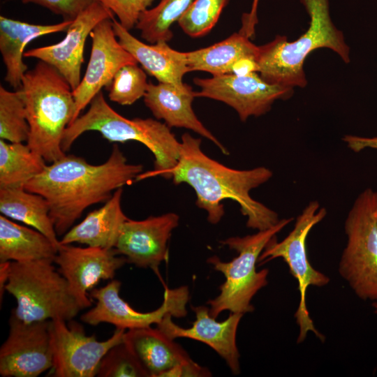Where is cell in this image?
<instances>
[{"instance_id": "6da1fadb", "label": "cell", "mask_w": 377, "mask_h": 377, "mask_svg": "<svg viewBox=\"0 0 377 377\" xmlns=\"http://www.w3.org/2000/svg\"><path fill=\"white\" fill-rule=\"evenodd\" d=\"M142 170V165L128 163L118 145H114L109 158L101 164L65 155L46 165L24 188L46 200L57 234L61 236L87 208L105 202L117 189L136 180Z\"/></svg>"}, {"instance_id": "7a4b0ae2", "label": "cell", "mask_w": 377, "mask_h": 377, "mask_svg": "<svg viewBox=\"0 0 377 377\" xmlns=\"http://www.w3.org/2000/svg\"><path fill=\"white\" fill-rule=\"evenodd\" d=\"M180 142L179 158L170 170L171 179L175 184L185 183L193 188L196 205L207 212L210 223L220 222L225 213L222 202L228 199L239 205L249 228L263 230L279 222L276 212L250 194L272 178L271 170L264 166L249 170L228 168L206 155L201 139L188 133L182 135Z\"/></svg>"}, {"instance_id": "3957f363", "label": "cell", "mask_w": 377, "mask_h": 377, "mask_svg": "<svg viewBox=\"0 0 377 377\" xmlns=\"http://www.w3.org/2000/svg\"><path fill=\"white\" fill-rule=\"evenodd\" d=\"M20 89L29 126L27 144L49 163L63 158V137L75 113L70 84L54 67L38 61L24 74Z\"/></svg>"}, {"instance_id": "277c9868", "label": "cell", "mask_w": 377, "mask_h": 377, "mask_svg": "<svg viewBox=\"0 0 377 377\" xmlns=\"http://www.w3.org/2000/svg\"><path fill=\"white\" fill-rule=\"evenodd\" d=\"M300 1L310 17L308 29L294 41L288 42L285 36H276L272 41L259 46L258 73L269 84L306 87L304 62L318 48L330 49L345 63L350 62V48L342 31L332 21L329 0Z\"/></svg>"}, {"instance_id": "5b68a950", "label": "cell", "mask_w": 377, "mask_h": 377, "mask_svg": "<svg viewBox=\"0 0 377 377\" xmlns=\"http://www.w3.org/2000/svg\"><path fill=\"white\" fill-rule=\"evenodd\" d=\"M88 110L80 115L66 129L62 149L66 152L82 134L94 131L111 142L136 141L145 145L154 157V170L141 173L142 179L161 175L171 179L170 170L179 158L181 142L165 123L151 118L128 119L117 112L100 91L91 101Z\"/></svg>"}, {"instance_id": "8992f818", "label": "cell", "mask_w": 377, "mask_h": 377, "mask_svg": "<svg viewBox=\"0 0 377 377\" xmlns=\"http://www.w3.org/2000/svg\"><path fill=\"white\" fill-rule=\"evenodd\" d=\"M293 220L282 219L274 226L258 230L253 235L231 237L220 241L221 244L236 251L238 255L231 261L224 262L216 256L209 257L207 263L221 272L225 281L220 286V293L207 302L210 315L216 318L221 313L245 314L255 308L251 300L255 295L268 284V269L256 270V263L263 249L272 237Z\"/></svg>"}, {"instance_id": "52a82bcc", "label": "cell", "mask_w": 377, "mask_h": 377, "mask_svg": "<svg viewBox=\"0 0 377 377\" xmlns=\"http://www.w3.org/2000/svg\"><path fill=\"white\" fill-rule=\"evenodd\" d=\"M53 261L10 262L6 290L16 300L12 311L27 323L60 319L71 320L81 310Z\"/></svg>"}, {"instance_id": "ba28073f", "label": "cell", "mask_w": 377, "mask_h": 377, "mask_svg": "<svg viewBox=\"0 0 377 377\" xmlns=\"http://www.w3.org/2000/svg\"><path fill=\"white\" fill-rule=\"evenodd\" d=\"M374 193L365 188L355 199L344 223L347 243L338 271L361 300L377 302V219Z\"/></svg>"}, {"instance_id": "9c48e42d", "label": "cell", "mask_w": 377, "mask_h": 377, "mask_svg": "<svg viewBox=\"0 0 377 377\" xmlns=\"http://www.w3.org/2000/svg\"><path fill=\"white\" fill-rule=\"evenodd\" d=\"M327 214L325 207H320L317 200H311L296 218L294 228L281 241L276 236L267 243L261 253L259 265L276 258H281L289 267L290 274L297 280L300 292V302L295 312L299 327L297 343H302L309 332L321 341L325 337L315 327L306 306V291L309 286L323 287L329 283L330 278L316 269L310 264L307 256L306 239L311 230L319 223Z\"/></svg>"}, {"instance_id": "30bf717a", "label": "cell", "mask_w": 377, "mask_h": 377, "mask_svg": "<svg viewBox=\"0 0 377 377\" xmlns=\"http://www.w3.org/2000/svg\"><path fill=\"white\" fill-rule=\"evenodd\" d=\"M121 284L119 280L112 279L105 286L92 289L89 297L96 300V305L82 315V321L94 326L105 323L130 330L156 325L168 314L176 318L187 315L189 290L186 286L173 289L165 286L162 304L154 311L140 312L120 297Z\"/></svg>"}, {"instance_id": "8fae6325", "label": "cell", "mask_w": 377, "mask_h": 377, "mask_svg": "<svg viewBox=\"0 0 377 377\" xmlns=\"http://www.w3.org/2000/svg\"><path fill=\"white\" fill-rule=\"evenodd\" d=\"M66 320H50L49 330L52 352L50 374L54 377H94L106 353L124 339V329L116 328L107 340L88 336L82 325Z\"/></svg>"}, {"instance_id": "7c38bea8", "label": "cell", "mask_w": 377, "mask_h": 377, "mask_svg": "<svg viewBox=\"0 0 377 377\" xmlns=\"http://www.w3.org/2000/svg\"><path fill=\"white\" fill-rule=\"evenodd\" d=\"M193 82L200 88L195 91V98H208L227 104L242 121L266 114L276 100L289 98L293 94V87L269 84L257 72L246 75L228 73L196 77Z\"/></svg>"}, {"instance_id": "4fadbf2b", "label": "cell", "mask_w": 377, "mask_h": 377, "mask_svg": "<svg viewBox=\"0 0 377 377\" xmlns=\"http://www.w3.org/2000/svg\"><path fill=\"white\" fill-rule=\"evenodd\" d=\"M50 320L27 323L11 313L8 335L0 348L1 376L36 377L52 368Z\"/></svg>"}, {"instance_id": "5bb4252c", "label": "cell", "mask_w": 377, "mask_h": 377, "mask_svg": "<svg viewBox=\"0 0 377 377\" xmlns=\"http://www.w3.org/2000/svg\"><path fill=\"white\" fill-rule=\"evenodd\" d=\"M89 36L92 43L89 63L79 85L73 90L75 113L71 123L103 87L110 86L114 75L121 67L138 64L119 42L114 31L112 18L98 23Z\"/></svg>"}, {"instance_id": "9a60e30c", "label": "cell", "mask_w": 377, "mask_h": 377, "mask_svg": "<svg viewBox=\"0 0 377 377\" xmlns=\"http://www.w3.org/2000/svg\"><path fill=\"white\" fill-rule=\"evenodd\" d=\"M119 256L113 249L59 245L54 263L81 309L91 304L88 292L101 280L113 279L116 272L127 263L124 256Z\"/></svg>"}, {"instance_id": "2e32d148", "label": "cell", "mask_w": 377, "mask_h": 377, "mask_svg": "<svg viewBox=\"0 0 377 377\" xmlns=\"http://www.w3.org/2000/svg\"><path fill=\"white\" fill-rule=\"evenodd\" d=\"M113 17L114 14L98 1L73 20L61 41L25 51L24 57L38 59L52 66L74 90L82 80L81 68L88 36L98 23Z\"/></svg>"}, {"instance_id": "e0dca14e", "label": "cell", "mask_w": 377, "mask_h": 377, "mask_svg": "<svg viewBox=\"0 0 377 377\" xmlns=\"http://www.w3.org/2000/svg\"><path fill=\"white\" fill-rule=\"evenodd\" d=\"M179 216L173 212L150 216L144 220H126L114 251L127 263L150 268L158 274V266L168 258V243L179 225Z\"/></svg>"}, {"instance_id": "ac0fdd59", "label": "cell", "mask_w": 377, "mask_h": 377, "mask_svg": "<svg viewBox=\"0 0 377 377\" xmlns=\"http://www.w3.org/2000/svg\"><path fill=\"white\" fill-rule=\"evenodd\" d=\"M191 309L195 314V320L191 327H179L172 321L170 314L156 324V327L172 339L188 338L207 344L225 360L232 374H239L240 355L236 334L244 314L230 313L227 319L218 322L210 315L209 307L197 306Z\"/></svg>"}, {"instance_id": "d6986e66", "label": "cell", "mask_w": 377, "mask_h": 377, "mask_svg": "<svg viewBox=\"0 0 377 377\" xmlns=\"http://www.w3.org/2000/svg\"><path fill=\"white\" fill-rule=\"evenodd\" d=\"M144 102L158 120L162 119L170 128H184L212 142L224 155L228 150L199 120L192 108L195 98L190 85L176 86L169 83L149 82Z\"/></svg>"}, {"instance_id": "ffe728a7", "label": "cell", "mask_w": 377, "mask_h": 377, "mask_svg": "<svg viewBox=\"0 0 377 377\" xmlns=\"http://www.w3.org/2000/svg\"><path fill=\"white\" fill-rule=\"evenodd\" d=\"M114 31L120 44L141 64L143 70L158 82L182 86L184 75L189 72L186 52L170 47L168 42L145 43L112 18Z\"/></svg>"}, {"instance_id": "44dd1931", "label": "cell", "mask_w": 377, "mask_h": 377, "mask_svg": "<svg viewBox=\"0 0 377 377\" xmlns=\"http://www.w3.org/2000/svg\"><path fill=\"white\" fill-rule=\"evenodd\" d=\"M72 22L64 20L53 24H36L1 15L0 52L6 66L5 81L15 89H20L28 71L23 61L26 45L42 36L66 31Z\"/></svg>"}, {"instance_id": "7402d4cb", "label": "cell", "mask_w": 377, "mask_h": 377, "mask_svg": "<svg viewBox=\"0 0 377 377\" xmlns=\"http://www.w3.org/2000/svg\"><path fill=\"white\" fill-rule=\"evenodd\" d=\"M123 188L117 189L103 206L89 213L77 225L69 229L60 244L78 243L87 246L114 249L122 226L128 218L121 208Z\"/></svg>"}, {"instance_id": "603a6c76", "label": "cell", "mask_w": 377, "mask_h": 377, "mask_svg": "<svg viewBox=\"0 0 377 377\" xmlns=\"http://www.w3.org/2000/svg\"><path fill=\"white\" fill-rule=\"evenodd\" d=\"M124 341L150 377H161L165 372L191 359L181 345L158 327L127 330L124 334Z\"/></svg>"}, {"instance_id": "cb8c5ba5", "label": "cell", "mask_w": 377, "mask_h": 377, "mask_svg": "<svg viewBox=\"0 0 377 377\" xmlns=\"http://www.w3.org/2000/svg\"><path fill=\"white\" fill-rule=\"evenodd\" d=\"M57 251L58 248L40 232L0 216V262H54Z\"/></svg>"}, {"instance_id": "d4e9b609", "label": "cell", "mask_w": 377, "mask_h": 377, "mask_svg": "<svg viewBox=\"0 0 377 377\" xmlns=\"http://www.w3.org/2000/svg\"><path fill=\"white\" fill-rule=\"evenodd\" d=\"M259 46L237 33L209 47L186 52L189 71H200L212 75L231 73L233 65L243 58L256 60Z\"/></svg>"}, {"instance_id": "484cf974", "label": "cell", "mask_w": 377, "mask_h": 377, "mask_svg": "<svg viewBox=\"0 0 377 377\" xmlns=\"http://www.w3.org/2000/svg\"><path fill=\"white\" fill-rule=\"evenodd\" d=\"M0 212L7 218L40 232L59 248L60 242L50 215L49 205L40 195L24 187L0 188Z\"/></svg>"}, {"instance_id": "4316f807", "label": "cell", "mask_w": 377, "mask_h": 377, "mask_svg": "<svg viewBox=\"0 0 377 377\" xmlns=\"http://www.w3.org/2000/svg\"><path fill=\"white\" fill-rule=\"evenodd\" d=\"M46 165L45 159L27 144L0 139V188L24 187Z\"/></svg>"}, {"instance_id": "83f0119b", "label": "cell", "mask_w": 377, "mask_h": 377, "mask_svg": "<svg viewBox=\"0 0 377 377\" xmlns=\"http://www.w3.org/2000/svg\"><path fill=\"white\" fill-rule=\"evenodd\" d=\"M193 0H160L158 4L148 8L140 15L135 27L142 38L154 44L168 42L173 36L170 29L179 20Z\"/></svg>"}, {"instance_id": "f1b7e54d", "label": "cell", "mask_w": 377, "mask_h": 377, "mask_svg": "<svg viewBox=\"0 0 377 377\" xmlns=\"http://www.w3.org/2000/svg\"><path fill=\"white\" fill-rule=\"evenodd\" d=\"M29 126L22 90L0 87V139L10 142H27Z\"/></svg>"}, {"instance_id": "f546056e", "label": "cell", "mask_w": 377, "mask_h": 377, "mask_svg": "<svg viewBox=\"0 0 377 377\" xmlns=\"http://www.w3.org/2000/svg\"><path fill=\"white\" fill-rule=\"evenodd\" d=\"M229 0H193L177 21L191 38L207 34L215 26Z\"/></svg>"}, {"instance_id": "4dcf8cb0", "label": "cell", "mask_w": 377, "mask_h": 377, "mask_svg": "<svg viewBox=\"0 0 377 377\" xmlns=\"http://www.w3.org/2000/svg\"><path fill=\"white\" fill-rule=\"evenodd\" d=\"M148 85L146 72L138 64H127L114 75L108 98L119 105H131L145 96Z\"/></svg>"}, {"instance_id": "1f68e13d", "label": "cell", "mask_w": 377, "mask_h": 377, "mask_svg": "<svg viewBox=\"0 0 377 377\" xmlns=\"http://www.w3.org/2000/svg\"><path fill=\"white\" fill-rule=\"evenodd\" d=\"M98 377H150L149 373L124 341L112 346L102 358Z\"/></svg>"}, {"instance_id": "d6a6232c", "label": "cell", "mask_w": 377, "mask_h": 377, "mask_svg": "<svg viewBox=\"0 0 377 377\" xmlns=\"http://www.w3.org/2000/svg\"><path fill=\"white\" fill-rule=\"evenodd\" d=\"M155 0H98L118 18V22L130 31L136 26L142 13Z\"/></svg>"}, {"instance_id": "836d02e7", "label": "cell", "mask_w": 377, "mask_h": 377, "mask_svg": "<svg viewBox=\"0 0 377 377\" xmlns=\"http://www.w3.org/2000/svg\"><path fill=\"white\" fill-rule=\"evenodd\" d=\"M98 0H21L24 3H34L61 15L64 20H73L81 12Z\"/></svg>"}, {"instance_id": "e575fe53", "label": "cell", "mask_w": 377, "mask_h": 377, "mask_svg": "<svg viewBox=\"0 0 377 377\" xmlns=\"http://www.w3.org/2000/svg\"><path fill=\"white\" fill-rule=\"evenodd\" d=\"M211 376L212 373L207 368L191 359L165 372L161 377H209Z\"/></svg>"}, {"instance_id": "d590c367", "label": "cell", "mask_w": 377, "mask_h": 377, "mask_svg": "<svg viewBox=\"0 0 377 377\" xmlns=\"http://www.w3.org/2000/svg\"><path fill=\"white\" fill-rule=\"evenodd\" d=\"M342 140L348 147L355 152H360L367 148L377 149V136L371 138L346 135Z\"/></svg>"}, {"instance_id": "8d00e7d4", "label": "cell", "mask_w": 377, "mask_h": 377, "mask_svg": "<svg viewBox=\"0 0 377 377\" xmlns=\"http://www.w3.org/2000/svg\"><path fill=\"white\" fill-rule=\"evenodd\" d=\"M259 0H253L249 13H244L242 17V27L239 33L251 38L255 34L256 25L258 23L257 10Z\"/></svg>"}, {"instance_id": "74e56055", "label": "cell", "mask_w": 377, "mask_h": 377, "mask_svg": "<svg viewBox=\"0 0 377 377\" xmlns=\"http://www.w3.org/2000/svg\"><path fill=\"white\" fill-rule=\"evenodd\" d=\"M258 71L257 61L253 58H243L237 61L232 66L231 73L237 75H246Z\"/></svg>"}, {"instance_id": "f35d334b", "label": "cell", "mask_w": 377, "mask_h": 377, "mask_svg": "<svg viewBox=\"0 0 377 377\" xmlns=\"http://www.w3.org/2000/svg\"><path fill=\"white\" fill-rule=\"evenodd\" d=\"M11 261L0 262V297L1 302L2 297L6 290V286L8 281L10 267Z\"/></svg>"}, {"instance_id": "ab89813d", "label": "cell", "mask_w": 377, "mask_h": 377, "mask_svg": "<svg viewBox=\"0 0 377 377\" xmlns=\"http://www.w3.org/2000/svg\"><path fill=\"white\" fill-rule=\"evenodd\" d=\"M375 215L377 219V191L374 193Z\"/></svg>"}, {"instance_id": "60d3db41", "label": "cell", "mask_w": 377, "mask_h": 377, "mask_svg": "<svg viewBox=\"0 0 377 377\" xmlns=\"http://www.w3.org/2000/svg\"><path fill=\"white\" fill-rule=\"evenodd\" d=\"M371 306L374 309V313L377 314V302H373Z\"/></svg>"}]
</instances>
